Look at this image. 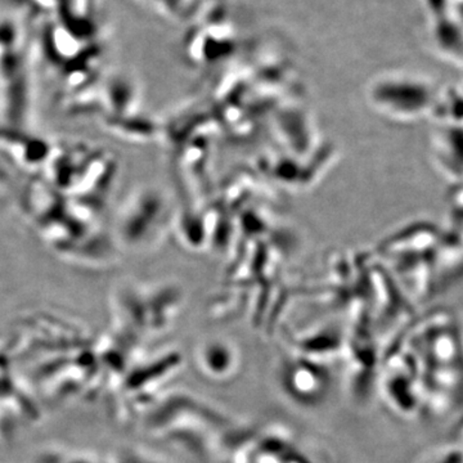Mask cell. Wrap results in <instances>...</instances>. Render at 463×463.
Segmentation results:
<instances>
[{"label": "cell", "instance_id": "5", "mask_svg": "<svg viewBox=\"0 0 463 463\" xmlns=\"http://www.w3.org/2000/svg\"><path fill=\"white\" fill-rule=\"evenodd\" d=\"M425 463H463V444H450L434 450Z\"/></svg>", "mask_w": 463, "mask_h": 463}, {"label": "cell", "instance_id": "6", "mask_svg": "<svg viewBox=\"0 0 463 463\" xmlns=\"http://www.w3.org/2000/svg\"><path fill=\"white\" fill-rule=\"evenodd\" d=\"M9 3H14V5H21V7H26L33 12L35 16H38L39 5L38 0H7Z\"/></svg>", "mask_w": 463, "mask_h": 463}, {"label": "cell", "instance_id": "4", "mask_svg": "<svg viewBox=\"0 0 463 463\" xmlns=\"http://www.w3.org/2000/svg\"><path fill=\"white\" fill-rule=\"evenodd\" d=\"M203 362L212 373H230L233 364V354L228 347L222 345H212L205 347L203 352Z\"/></svg>", "mask_w": 463, "mask_h": 463}, {"label": "cell", "instance_id": "3", "mask_svg": "<svg viewBox=\"0 0 463 463\" xmlns=\"http://www.w3.org/2000/svg\"><path fill=\"white\" fill-rule=\"evenodd\" d=\"M435 152L446 176L463 185V128L443 125Z\"/></svg>", "mask_w": 463, "mask_h": 463}, {"label": "cell", "instance_id": "1", "mask_svg": "<svg viewBox=\"0 0 463 463\" xmlns=\"http://www.w3.org/2000/svg\"><path fill=\"white\" fill-rule=\"evenodd\" d=\"M413 365L428 413L463 407V321L443 307L426 317L402 350Z\"/></svg>", "mask_w": 463, "mask_h": 463}, {"label": "cell", "instance_id": "2", "mask_svg": "<svg viewBox=\"0 0 463 463\" xmlns=\"http://www.w3.org/2000/svg\"><path fill=\"white\" fill-rule=\"evenodd\" d=\"M32 91V39L14 18L0 14V112L12 125L27 118Z\"/></svg>", "mask_w": 463, "mask_h": 463}]
</instances>
